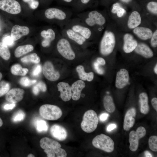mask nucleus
Wrapping results in <instances>:
<instances>
[{
  "label": "nucleus",
  "instance_id": "19",
  "mask_svg": "<svg viewBox=\"0 0 157 157\" xmlns=\"http://www.w3.org/2000/svg\"><path fill=\"white\" fill-rule=\"evenodd\" d=\"M136 114V110L134 107L130 108L126 112L123 123V128L125 130L129 131L133 127L135 122Z\"/></svg>",
  "mask_w": 157,
  "mask_h": 157
},
{
  "label": "nucleus",
  "instance_id": "47",
  "mask_svg": "<svg viewBox=\"0 0 157 157\" xmlns=\"http://www.w3.org/2000/svg\"><path fill=\"white\" fill-rule=\"evenodd\" d=\"M40 90L43 92H45L47 90V86L46 84L43 82L40 81L36 85Z\"/></svg>",
  "mask_w": 157,
  "mask_h": 157
},
{
  "label": "nucleus",
  "instance_id": "15",
  "mask_svg": "<svg viewBox=\"0 0 157 157\" xmlns=\"http://www.w3.org/2000/svg\"><path fill=\"white\" fill-rule=\"evenodd\" d=\"M129 76L128 71L125 69H122L116 74L115 85L119 89H122L129 83Z\"/></svg>",
  "mask_w": 157,
  "mask_h": 157
},
{
  "label": "nucleus",
  "instance_id": "25",
  "mask_svg": "<svg viewBox=\"0 0 157 157\" xmlns=\"http://www.w3.org/2000/svg\"><path fill=\"white\" fill-rule=\"evenodd\" d=\"M141 23V18L139 13L137 11L133 12L129 15L127 22V26L130 29H133L138 27Z\"/></svg>",
  "mask_w": 157,
  "mask_h": 157
},
{
  "label": "nucleus",
  "instance_id": "54",
  "mask_svg": "<svg viewBox=\"0 0 157 157\" xmlns=\"http://www.w3.org/2000/svg\"><path fill=\"white\" fill-rule=\"evenodd\" d=\"M144 154L145 157H151L152 156L151 154L148 151H145L144 152Z\"/></svg>",
  "mask_w": 157,
  "mask_h": 157
},
{
  "label": "nucleus",
  "instance_id": "7",
  "mask_svg": "<svg viewBox=\"0 0 157 157\" xmlns=\"http://www.w3.org/2000/svg\"><path fill=\"white\" fill-rule=\"evenodd\" d=\"M92 143L95 147L107 152H111L114 150V141L110 137L104 134L95 136L92 140Z\"/></svg>",
  "mask_w": 157,
  "mask_h": 157
},
{
  "label": "nucleus",
  "instance_id": "18",
  "mask_svg": "<svg viewBox=\"0 0 157 157\" xmlns=\"http://www.w3.org/2000/svg\"><path fill=\"white\" fill-rule=\"evenodd\" d=\"M50 132L54 138L59 141H64L67 138V132L66 130L60 125H53L50 128Z\"/></svg>",
  "mask_w": 157,
  "mask_h": 157
},
{
  "label": "nucleus",
  "instance_id": "27",
  "mask_svg": "<svg viewBox=\"0 0 157 157\" xmlns=\"http://www.w3.org/2000/svg\"><path fill=\"white\" fill-rule=\"evenodd\" d=\"M34 49L33 46L30 44L21 45L15 50L14 55L16 57L19 58L32 51Z\"/></svg>",
  "mask_w": 157,
  "mask_h": 157
},
{
  "label": "nucleus",
  "instance_id": "12",
  "mask_svg": "<svg viewBox=\"0 0 157 157\" xmlns=\"http://www.w3.org/2000/svg\"><path fill=\"white\" fill-rule=\"evenodd\" d=\"M0 9L13 15L18 14L22 10L20 4L16 0H0Z\"/></svg>",
  "mask_w": 157,
  "mask_h": 157
},
{
  "label": "nucleus",
  "instance_id": "41",
  "mask_svg": "<svg viewBox=\"0 0 157 157\" xmlns=\"http://www.w3.org/2000/svg\"><path fill=\"white\" fill-rule=\"evenodd\" d=\"M24 2L27 3L30 8L32 9H36L39 6V2L37 0H22Z\"/></svg>",
  "mask_w": 157,
  "mask_h": 157
},
{
  "label": "nucleus",
  "instance_id": "24",
  "mask_svg": "<svg viewBox=\"0 0 157 157\" xmlns=\"http://www.w3.org/2000/svg\"><path fill=\"white\" fill-rule=\"evenodd\" d=\"M134 50L137 53L146 58H151L154 55L151 49L147 45L144 43L138 44Z\"/></svg>",
  "mask_w": 157,
  "mask_h": 157
},
{
  "label": "nucleus",
  "instance_id": "30",
  "mask_svg": "<svg viewBox=\"0 0 157 157\" xmlns=\"http://www.w3.org/2000/svg\"><path fill=\"white\" fill-rule=\"evenodd\" d=\"M103 103L104 108L107 111L110 113L114 112L115 107L113 99L110 96L107 95L105 96Z\"/></svg>",
  "mask_w": 157,
  "mask_h": 157
},
{
  "label": "nucleus",
  "instance_id": "22",
  "mask_svg": "<svg viewBox=\"0 0 157 157\" xmlns=\"http://www.w3.org/2000/svg\"><path fill=\"white\" fill-rule=\"evenodd\" d=\"M85 86V82L81 80H78L73 83L71 87L72 98L73 100L77 101L79 99L81 92Z\"/></svg>",
  "mask_w": 157,
  "mask_h": 157
},
{
  "label": "nucleus",
  "instance_id": "51",
  "mask_svg": "<svg viewBox=\"0 0 157 157\" xmlns=\"http://www.w3.org/2000/svg\"><path fill=\"white\" fill-rule=\"evenodd\" d=\"M109 115L107 113H103L100 116V119L101 121H104L106 120L109 116Z\"/></svg>",
  "mask_w": 157,
  "mask_h": 157
},
{
  "label": "nucleus",
  "instance_id": "6",
  "mask_svg": "<svg viewBox=\"0 0 157 157\" xmlns=\"http://www.w3.org/2000/svg\"><path fill=\"white\" fill-rule=\"evenodd\" d=\"M99 119L96 112L92 110L86 111L81 124L82 130L87 133L93 132L97 127Z\"/></svg>",
  "mask_w": 157,
  "mask_h": 157
},
{
  "label": "nucleus",
  "instance_id": "29",
  "mask_svg": "<svg viewBox=\"0 0 157 157\" xmlns=\"http://www.w3.org/2000/svg\"><path fill=\"white\" fill-rule=\"evenodd\" d=\"M76 70L78 73L80 79L83 81L87 80L91 81L93 79L94 73L92 72L87 73L85 72L83 67L79 65L76 68Z\"/></svg>",
  "mask_w": 157,
  "mask_h": 157
},
{
  "label": "nucleus",
  "instance_id": "32",
  "mask_svg": "<svg viewBox=\"0 0 157 157\" xmlns=\"http://www.w3.org/2000/svg\"><path fill=\"white\" fill-rule=\"evenodd\" d=\"M11 54L8 46L3 42H0V56L5 60L10 58Z\"/></svg>",
  "mask_w": 157,
  "mask_h": 157
},
{
  "label": "nucleus",
  "instance_id": "39",
  "mask_svg": "<svg viewBox=\"0 0 157 157\" xmlns=\"http://www.w3.org/2000/svg\"><path fill=\"white\" fill-rule=\"evenodd\" d=\"M148 10L151 13L157 15V3L155 1H151L149 2L147 6Z\"/></svg>",
  "mask_w": 157,
  "mask_h": 157
},
{
  "label": "nucleus",
  "instance_id": "20",
  "mask_svg": "<svg viewBox=\"0 0 157 157\" xmlns=\"http://www.w3.org/2000/svg\"><path fill=\"white\" fill-rule=\"evenodd\" d=\"M58 91L60 92V96L64 101H69L72 96V91L70 86L66 82H61L57 85Z\"/></svg>",
  "mask_w": 157,
  "mask_h": 157
},
{
  "label": "nucleus",
  "instance_id": "10",
  "mask_svg": "<svg viewBox=\"0 0 157 157\" xmlns=\"http://www.w3.org/2000/svg\"><path fill=\"white\" fill-rule=\"evenodd\" d=\"M146 131L143 126L138 127L136 131H131L129 134V141L130 143L129 148L133 151H136L138 148L139 141L146 135Z\"/></svg>",
  "mask_w": 157,
  "mask_h": 157
},
{
  "label": "nucleus",
  "instance_id": "2",
  "mask_svg": "<svg viewBox=\"0 0 157 157\" xmlns=\"http://www.w3.org/2000/svg\"><path fill=\"white\" fill-rule=\"evenodd\" d=\"M76 16L93 30L97 26H103L106 22V19L103 14L96 10L81 12L78 13Z\"/></svg>",
  "mask_w": 157,
  "mask_h": 157
},
{
  "label": "nucleus",
  "instance_id": "28",
  "mask_svg": "<svg viewBox=\"0 0 157 157\" xmlns=\"http://www.w3.org/2000/svg\"><path fill=\"white\" fill-rule=\"evenodd\" d=\"M92 0H78L76 4L72 7L74 11L77 12H82L91 6Z\"/></svg>",
  "mask_w": 157,
  "mask_h": 157
},
{
  "label": "nucleus",
  "instance_id": "3",
  "mask_svg": "<svg viewBox=\"0 0 157 157\" xmlns=\"http://www.w3.org/2000/svg\"><path fill=\"white\" fill-rule=\"evenodd\" d=\"M40 144L48 157H66L67 156L65 150L61 148L60 144L55 140L45 137L40 140Z\"/></svg>",
  "mask_w": 157,
  "mask_h": 157
},
{
  "label": "nucleus",
  "instance_id": "37",
  "mask_svg": "<svg viewBox=\"0 0 157 157\" xmlns=\"http://www.w3.org/2000/svg\"><path fill=\"white\" fill-rule=\"evenodd\" d=\"M0 97L6 94L9 91L10 85L8 83L2 81L0 84Z\"/></svg>",
  "mask_w": 157,
  "mask_h": 157
},
{
  "label": "nucleus",
  "instance_id": "50",
  "mask_svg": "<svg viewBox=\"0 0 157 157\" xmlns=\"http://www.w3.org/2000/svg\"><path fill=\"white\" fill-rule=\"evenodd\" d=\"M96 61L99 65H104L106 63L105 60L101 57L98 58L97 59Z\"/></svg>",
  "mask_w": 157,
  "mask_h": 157
},
{
  "label": "nucleus",
  "instance_id": "34",
  "mask_svg": "<svg viewBox=\"0 0 157 157\" xmlns=\"http://www.w3.org/2000/svg\"><path fill=\"white\" fill-rule=\"evenodd\" d=\"M111 12L113 13H116L119 17H122L126 13V10L118 3L113 4Z\"/></svg>",
  "mask_w": 157,
  "mask_h": 157
},
{
  "label": "nucleus",
  "instance_id": "36",
  "mask_svg": "<svg viewBox=\"0 0 157 157\" xmlns=\"http://www.w3.org/2000/svg\"><path fill=\"white\" fill-rule=\"evenodd\" d=\"M149 148L154 151H157V136L152 135L149 138Z\"/></svg>",
  "mask_w": 157,
  "mask_h": 157
},
{
  "label": "nucleus",
  "instance_id": "5",
  "mask_svg": "<svg viewBox=\"0 0 157 157\" xmlns=\"http://www.w3.org/2000/svg\"><path fill=\"white\" fill-rule=\"evenodd\" d=\"M56 48L58 53L65 58L72 60L75 58L76 53L72 42L61 35L58 39Z\"/></svg>",
  "mask_w": 157,
  "mask_h": 157
},
{
  "label": "nucleus",
  "instance_id": "57",
  "mask_svg": "<svg viewBox=\"0 0 157 157\" xmlns=\"http://www.w3.org/2000/svg\"><path fill=\"white\" fill-rule=\"evenodd\" d=\"M3 122L2 120L0 117V127L1 126L3 125Z\"/></svg>",
  "mask_w": 157,
  "mask_h": 157
},
{
  "label": "nucleus",
  "instance_id": "42",
  "mask_svg": "<svg viewBox=\"0 0 157 157\" xmlns=\"http://www.w3.org/2000/svg\"><path fill=\"white\" fill-rule=\"evenodd\" d=\"M19 83L21 85L24 87H28L33 84L32 80L26 77L22 78L20 80Z\"/></svg>",
  "mask_w": 157,
  "mask_h": 157
},
{
  "label": "nucleus",
  "instance_id": "60",
  "mask_svg": "<svg viewBox=\"0 0 157 157\" xmlns=\"http://www.w3.org/2000/svg\"></svg>",
  "mask_w": 157,
  "mask_h": 157
},
{
  "label": "nucleus",
  "instance_id": "38",
  "mask_svg": "<svg viewBox=\"0 0 157 157\" xmlns=\"http://www.w3.org/2000/svg\"><path fill=\"white\" fill-rule=\"evenodd\" d=\"M24 113L22 110H19L13 116L12 120L14 122L20 121L23 120L25 117Z\"/></svg>",
  "mask_w": 157,
  "mask_h": 157
},
{
  "label": "nucleus",
  "instance_id": "11",
  "mask_svg": "<svg viewBox=\"0 0 157 157\" xmlns=\"http://www.w3.org/2000/svg\"><path fill=\"white\" fill-rule=\"evenodd\" d=\"M61 35L72 42L81 46L86 44L88 41L83 37L71 29L64 27L62 28Z\"/></svg>",
  "mask_w": 157,
  "mask_h": 157
},
{
  "label": "nucleus",
  "instance_id": "33",
  "mask_svg": "<svg viewBox=\"0 0 157 157\" xmlns=\"http://www.w3.org/2000/svg\"><path fill=\"white\" fill-rule=\"evenodd\" d=\"M21 61L24 63H38L40 60V58L37 54L33 53L25 56L21 59Z\"/></svg>",
  "mask_w": 157,
  "mask_h": 157
},
{
  "label": "nucleus",
  "instance_id": "48",
  "mask_svg": "<svg viewBox=\"0 0 157 157\" xmlns=\"http://www.w3.org/2000/svg\"><path fill=\"white\" fill-rule=\"evenodd\" d=\"M152 105L154 109L157 111V98L154 97L152 98L151 101Z\"/></svg>",
  "mask_w": 157,
  "mask_h": 157
},
{
  "label": "nucleus",
  "instance_id": "58",
  "mask_svg": "<svg viewBox=\"0 0 157 157\" xmlns=\"http://www.w3.org/2000/svg\"><path fill=\"white\" fill-rule=\"evenodd\" d=\"M27 157H35V156L33 155L32 154H30L29 155H28V156H27Z\"/></svg>",
  "mask_w": 157,
  "mask_h": 157
},
{
  "label": "nucleus",
  "instance_id": "26",
  "mask_svg": "<svg viewBox=\"0 0 157 157\" xmlns=\"http://www.w3.org/2000/svg\"><path fill=\"white\" fill-rule=\"evenodd\" d=\"M139 97L141 112L143 114H147L149 110L148 95L146 93L143 92L140 94Z\"/></svg>",
  "mask_w": 157,
  "mask_h": 157
},
{
  "label": "nucleus",
  "instance_id": "4",
  "mask_svg": "<svg viewBox=\"0 0 157 157\" xmlns=\"http://www.w3.org/2000/svg\"><path fill=\"white\" fill-rule=\"evenodd\" d=\"M64 27L71 29L88 41L94 36V30L77 17L71 18Z\"/></svg>",
  "mask_w": 157,
  "mask_h": 157
},
{
  "label": "nucleus",
  "instance_id": "31",
  "mask_svg": "<svg viewBox=\"0 0 157 157\" xmlns=\"http://www.w3.org/2000/svg\"><path fill=\"white\" fill-rule=\"evenodd\" d=\"M10 71L13 75L24 76L27 73L28 69L26 68H23L20 65L17 64L11 67Z\"/></svg>",
  "mask_w": 157,
  "mask_h": 157
},
{
  "label": "nucleus",
  "instance_id": "8",
  "mask_svg": "<svg viewBox=\"0 0 157 157\" xmlns=\"http://www.w3.org/2000/svg\"><path fill=\"white\" fill-rule=\"evenodd\" d=\"M40 116L49 120H56L59 119L63 114L61 109L57 106L45 104L41 106L39 110Z\"/></svg>",
  "mask_w": 157,
  "mask_h": 157
},
{
  "label": "nucleus",
  "instance_id": "13",
  "mask_svg": "<svg viewBox=\"0 0 157 157\" xmlns=\"http://www.w3.org/2000/svg\"><path fill=\"white\" fill-rule=\"evenodd\" d=\"M40 35L42 38L41 45L44 47H49L53 42L61 35L51 28L42 30L40 33Z\"/></svg>",
  "mask_w": 157,
  "mask_h": 157
},
{
  "label": "nucleus",
  "instance_id": "16",
  "mask_svg": "<svg viewBox=\"0 0 157 157\" xmlns=\"http://www.w3.org/2000/svg\"><path fill=\"white\" fill-rule=\"evenodd\" d=\"M24 93V91L22 89L13 88L6 94L5 99L7 101L12 103H16L22 100Z\"/></svg>",
  "mask_w": 157,
  "mask_h": 157
},
{
  "label": "nucleus",
  "instance_id": "56",
  "mask_svg": "<svg viewBox=\"0 0 157 157\" xmlns=\"http://www.w3.org/2000/svg\"><path fill=\"white\" fill-rule=\"evenodd\" d=\"M120 0L123 2L127 3H129L132 0Z\"/></svg>",
  "mask_w": 157,
  "mask_h": 157
},
{
  "label": "nucleus",
  "instance_id": "52",
  "mask_svg": "<svg viewBox=\"0 0 157 157\" xmlns=\"http://www.w3.org/2000/svg\"><path fill=\"white\" fill-rule=\"evenodd\" d=\"M40 90L39 89L36 85L34 86L33 88V92L35 95H37L39 94Z\"/></svg>",
  "mask_w": 157,
  "mask_h": 157
},
{
  "label": "nucleus",
  "instance_id": "53",
  "mask_svg": "<svg viewBox=\"0 0 157 157\" xmlns=\"http://www.w3.org/2000/svg\"><path fill=\"white\" fill-rule=\"evenodd\" d=\"M116 127V126L115 124H111L108 126L107 130L108 131H110L115 128Z\"/></svg>",
  "mask_w": 157,
  "mask_h": 157
},
{
  "label": "nucleus",
  "instance_id": "59",
  "mask_svg": "<svg viewBox=\"0 0 157 157\" xmlns=\"http://www.w3.org/2000/svg\"><path fill=\"white\" fill-rule=\"evenodd\" d=\"M2 77V73L0 72V80L1 79Z\"/></svg>",
  "mask_w": 157,
  "mask_h": 157
},
{
  "label": "nucleus",
  "instance_id": "23",
  "mask_svg": "<svg viewBox=\"0 0 157 157\" xmlns=\"http://www.w3.org/2000/svg\"><path fill=\"white\" fill-rule=\"evenodd\" d=\"M133 31L139 38L143 40L151 38L153 33L150 28L143 27H137L134 29Z\"/></svg>",
  "mask_w": 157,
  "mask_h": 157
},
{
  "label": "nucleus",
  "instance_id": "43",
  "mask_svg": "<svg viewBox=\"0 0 157 157\" xmlns=\"http://www.w3.org/2000/svg\"><path fill=\"white\" fill-rule=\"evenodd\" d=\"M151 44L152 47H156L157 46V30L153 33L151 37Z\"/></svg>",
  "mask_w": 157,
  "mask_h": 157
},
{
  "label": "nucleus",
  "instance_id": "45",
  "mask_svg": "<svg viewBox=\"0 0 157 157\" xmlns=\"http://www.w3.org/2000/svg\"><path fill=\"white\" fill-rule=\"evenodd\" d=\"M3 42L8 46H13L14 44V41L11 39L10 36H7L3 39Z\"/></svg>",
  "mask_w": 157,
  "mask_h": 157
},
{
  "label": "nucleus",
  "instance_id": "1",
  "mask_svg": "<svg viewBox=\"0 0 157 157\" xmlns=\"http://www.w3.org/2000/svg\"><path fill=\"white\" fill-rule=\"evenodd\" d=\"M72 14L71 10L63 7L50 8L46 9L44 12L46 19L54 21L62 28L72 18Z\"/></svg>",
  "mask_w": 157,
  "mask_h": 157
},
{
  "label": "nucleus",
  "instance_id": "35",
  "mask_svg": "<svg viewBox=\"0 0 157 157\" xmlns=\"http://www.w3.org/2000/svg\"><path fill=\"white\" fill-rule=\"evenodd\" d=\"M36 129L38 132L46 131L48 129V126L46 122L43 120H38L36 122Z\"/></svg>",
  "mask_w": 157,
  "mask_h": 157
},
{
  "label": "nucleus",
  "instance_id": "21",
  "mask_svg": "<svg viewBox=\"0 0 157 157\" xmlns=\"http://www.w3.org/2000/svg\"><path fill=\"white\" fill-rule=\"evenodd\" d=\"M123 39L124 44L123 49L126 53H129L132 52L138 44L137 41L130 34H126L124 36Z\"/></svg>",
  "mask_w": 157,
  "mask_h": 157
},
{
  "label": "nucleus",
  "instance_id": "49",
  "mask_svg": "<svg viewBox=\"0 0 157 157\" xmlns=\"http://www.w3.org/2000/svg\"><path fill=\"white\" fill-rule=\"evenodd\" d=\"M15 106V103H12L11 104H6L4 106V108L6 110H11Z\"/></svg>",
  "mask_w": 157,
  "mask_h": 157
},
{
  "label": "nucleus",
  "instance_id": "44",
  "mask_svg": "<svg viewBox=\"0 0 157 157\" xmlns=\"http://www.w3.org/2000/svg\"><path fill=\"white\" fill-rule=\"evenodd\" d=\"M41 71V65H38L34 68L32 73V75L34 76H38L40 74Z\"/></svg>",
  "mask_w": 157,
  "mask_h": 157
},
{
  "label": "nucleus",
  "instance_id": "40",
  "mask_svg": "<svg viewBox=\"0 0 157 157\" xmlns=\"http://www.w3.org/2000/svg\"><path fill=\"white\" fill-rule=\"evenodd\" d=\"M78 0H58V3L62 5L73 7Z\"/></svg>",
  "mask_w": 157,
  "mask_h": 157
},
{
  "label": "nucleus",
  "instance_id": "17",
  "mask_svg": "<svg viewBox=\"0 0 157 157\" xmlns=\"http://www.w3.org/2000/svg\"><path fill=\"white\" fill-rule=\"evenodd\" d=\"M29 32V28L27 26L16 24L12 28L10 37L13 41H16L22 37L28 35Z\"/></svg>",
  "mask_w": 157,
  "mask_h": 157
},
{
  "label": "nucleus",
  "instance_id": "46",
  "mask_svg": "<svg viewBox=\"0 0 157 157\" xmlns=\"http://www.w3.org/2000/svg\"><path fill=\"white\" fill-rule=\"evenodd\" d=\"M99 65L97 62L94 63L93 65L94 68L96 72L99 74H102L104 73V70L100 67Z\"/></svg>",
  "mask_w": 157,
  "mask_h": 157
},
{
  "label": "nucleus",
  "instance_id": "55",
  "mask_svg": "<svg viewBox=\"0 0 157 157\" xmlns=\"http://www.w3.org/2000/svg\"><path fill=\"white\" fill-rule=\"evenodd\" d=\"M154 71L155 73L157 74V64H156L154 68Z\"/></svg>",
  "mask_w": 157,
  "mask_h": 157
},
{
  "label": "nucleus",
  "instance_id": "9",
  "mask_svg": "<svg viewBox=\"0 0 157 157\" xmlns=\"http://www.w3.org/2000/svg\"><path fill=\"white\" fill-rule=\"evenodd\" d=\"M115 44V39L114 33L108 30L105 31L101 40L100 50L103 55L106 56L113 51Z\"/></svg>",
  "mask_w": 157,
  "mask_h": 157
},
{
  "label": "nucleus",
  "instance_id": "14",
  "mask_svg": "<svg viewBox=\"0 0 157 157\" xmlns=\"http://www.w3.org/2000/svg\"><path fill=\"white\" fill-rule=\"evenodd\" d=\"M42 72L45 77L51 81H56L60 76L59 72L55 70L53 64L49 61H47L44 63Z\"/></svg>",
  "mask_w": 157,
  "mask_h": 157
}]
</instances>
